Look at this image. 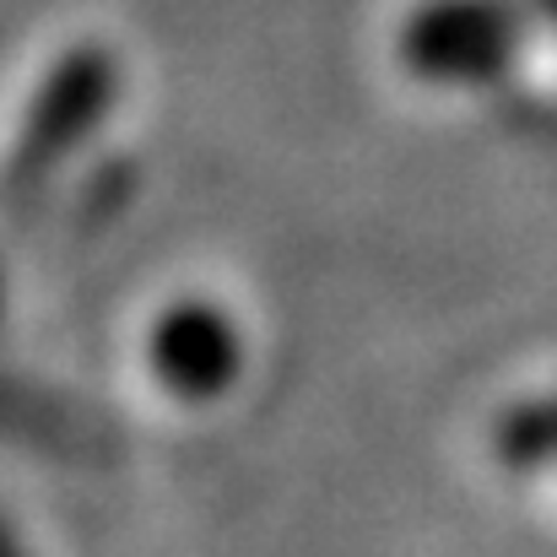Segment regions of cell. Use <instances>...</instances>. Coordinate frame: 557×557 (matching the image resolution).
Returning a JSON list of instances; mask_svg holds the SVG:
<instances>
[{
	"label": "cell",
	"instance_id": "cell-1",
	"mask_svg": "<svg viewBox=\"0 0 557 557\" xmlns=\"http://www.w3.org/2000/svg\"><path fill=\"white\" fill-rule=\"evenodd\" d=\"M109 98H114V60L103 49H76L71 60H60V71L49 76V87L38 92V103L27 114L11 174L38 180V169L49 158H60L65 147H76L87 136V125L109 109Z\"/></svg>",
	"mask_w": 557,
	"mask_h": 557
},
{
	"label": "cell",
	"instance_id": "cell-2",
	"mask_svg": "<svg viewBox=\"0 0 557 557\" xmlns=\"http://www.w3.org/2000/svg\"><path fill=\"white\" fill-rule=\"evenodd\" d=\"M222 363H227V352H222V331H216L211 314L185 309V314H174L158 331V369L169 373L180 389H189V395H200L222 373Z\"/></svg>",
	"mask_w": 557,
	"mask_h": 557
},
{
	"label": "cell",
	"instance_id": "cell-3",
	"mask_svg": "<svg viewBox=\"0 0 557 557\" xmlns=\"http://www.w3.org/2000/svg\"><path fill=\"white\" fill-rule=\"evenodd\" d=\"M0 557H11V553H5V542H0Z\"/></svg>",
	"mask_w": 557,
	"mask_h": 557
}]
</instances>
